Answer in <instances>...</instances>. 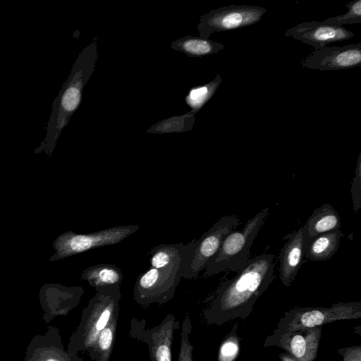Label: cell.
<instances>
[{
    "label": "cell",
    "instance_id": "2",
    "mask_svg": "<svg viewBox=\"0 0 361 361\" xmlns=\"http://www.w3.org/2000/svg\"><path fill=\"white\" fill-rule=\"evenodd\" d=\"M267 207L249 219L241 231H233L224 239L218 252L209 261L204 276H210L224 271L238 273L245 267L250 249L269 214Z\"/></svg>",
    "mask_w": 361,
    "mask_h": 361
},
{
    "label": "cell",
    "instance_id": "20",
    "mask_svg": "<svg viewBox=\"0 0 361 361\" xmlns=\"http://www.w3.org/2000/svg\"><path fill=\"white\" fill-rule=\"evenodd\" d=\"M348 11L340 16L331 17L323 23L343 27L344 25L355 24L361 23V0H354L345 4Z\"/></svg>",
    "mask_w": 361,
    "mask_h": 361
},
{
    "label": "cell",
    "instance_id": "27",
    "mask_svg": "<svg viewBox=\"0 0 361 361\" xmlns=\"http://www.w3.org/2000/svg\"><path fill=\"white\" fill-rule=\"evenodd\" d=\"M47 361H59V360L51 358V359L47 360Z\"/></svg>",
    "mask_w": 361,
    "mask_h": 361
},
{
    "label": "cell",
    "instance_id": "13",
    "mask_svg": "<svg viewBox=\"0 0 361 361\" xmlns=\"http://www.w3.org/2000/svg\"><path fill=\"white\" fill-rule=\"evenodd\" d=\"M287 240L279 254V277L283 286L289 287L303 264L304 230L301 226L286 235Z\"/></svg>",
    "mask_w": 361,
    "mask_h": 361
},
{
    "label": "cell",
    "instance_id": "5",
    "mask_svg": "<svg viewBox=\"0 0 361 361\" xmlns=\"http://www.w3.org/2000/svg\"><path fill=\"white\" fill-rule=\"evenodd\" d=\"M96 290L83 311L81 325L78 332L79 350L89 351L113 314L119 311V302L121 299L120 285Z\"/></svg>",
    "mask_w": 361,
    "mask_h": 361
},
{
    "label": "cell",
    "instance_id": "9",
    "mask_svg": "<svg viewBox=\"0 0 361 361\" xmlns=\"http://www.w3.org/2000/svg\"><path fill=\"white\" fill-rule=\"evenodd\" d=\"M267 9L258 6L231 5L211 11L203 17L202 35L207 38L213 32L243 28L258 23Z\"/></svg>",
    "mask_w": 361,
    "mask_h": 361
},
{
    "label": "cell",
    "instance_id": "21",
    "mask_svg": "<svg viewBox=\"0 0 361 361\" xmlns=\"http://www.w3.org/2000/svg\"><path fill=\"white\" fill-rule=\"evenodd\" d=\"M183 47L191 54L204 56L217 53L224 48V45L208 39L195 38L186 40L183 43Z\"/></svg>",
    "mask_w": 361,
    "mask_h": 361
},
{
    "label": "cell",
    "instance_id": "1",
    "mask_svg": "<svg viewBox=\"0 0 361 361\" xmlns=\"http://www.w3.org/2000/svg\"><path fill=\"white\" fill-rule=\"evenodd\" d=\"M274 278L273 255L262 254L248 259L242 270L217 288L204 310L205 322L220 326L235 319L247 318Z\"/></svg>",
    "mask_w": 361,
    "mask_h": 361
},
{
    "label": "cell",
    "instance_id": "23",
    "mask_svg": "<svg viewBox=\"0 0 361 361\" xmlns=\"http://www.w3.org/2000/svg\"><path fill=\"white\" fill-rule=\"evenodd\" d=\"M192 324L188 315H185L180 332V345L177 361H193V345L190 342Z\"/></svg>",
    "mask_w": 361,
    "mask_h": 361
},
{
    "label": "cell",
    "instance_id": "3",
    "mask_svg": "<svg viewBox=\"0 0 361 361\" xmlns=\"http://www.w3.org/2000/svg\"><path fill=\"white\" fill-rule=\"evenodd\" d=\"M239 224L235 215L221 217L198 240L184 245L182 252V278L196 279L205 269L209 261L218 252L224 239Z\"/></svg>",
    "mask_w": 361,
    "mask_h": 361
},
{
    "label": "cell",
    "instance_id": "7",
    "mask_svg": "<svg viewBox=\"0 0 361 361\" xmlns=\"http://www.w3.org/2000/svg\"><path fill=\"white\" fill-rule=\"evenodd\" d=\"M182 278L180 264L157 269L149 267L140 274L133 288V298L143 307L163 305L171 300Z\"/></svg>",
    "mask_w": 361,
    "mask_h": 361
},
{
    "label": "cell",
    "instance_id": "4",
    "mask_svg": "<svg viewBox=\"0 0 361 361\" xmlns=\"http://www.w3.org/2000/svg\"><path fill=\"white\" fill-rule=\"evenodd\" d=\"M361 317V302H337L330 307H295L286 311L272 334L295 331L303 329Z\"/></svg>",
    "mask_w": 361,
    "mask_h": 361
},
{
    "label": "cell",
    "instance_id": "19",
    "mask_svg": "<svg viewBox=\"0 0 361 361\" xmlns=\"http://www.w3.org/2000/svg\"><path fill=\"white\" fill-rule=\"evenodd\" d=\"M238 324L235 323L231 331L222 341L218 353V361H234L240 350Z\"/></svg>",
    "mask_w": 361,
    "mask_h": 361
},
{
    "label": "cell",
    "instance_id": "26",
    "mask_svg": "<svg viewBox=\"0 0 361 361\" xmlns=\"http://www.w3.org/2000/svg\"><path fill=\"white\" fill-rule=\"evenodd\" d=\"M279 357L281 361H298L297 359L287 353H282L279 354Z\"/></svg>",
    "mask_w": 361,
    "mask_h": 361
},
{
    "label": "cell",
    "instance_id": "12",
    "mask_svg": "<svg viewBox=\"0 0 361 361\" xmlns=\"http://www.w3.org/2000/svg\"><path fill=\"white\" fill-rule=\"evenodd\" d=\"M285 35L319 50L333 42L349 39L355 34L344 27L331 25L319 21H309L288 29Z\"/></svg>",
    "mask_w": 361,
    "mask_h": 361
},
{
    "label": "cell",
    "instance_id": "22",
    "mask_svg": "<svg viewBox=\"0 0 361 361\" xmlns=\"http://www.w3.org/2000/svg\"><path fill=\"white\" fill-rule=\"evenodd\" d=\"M221 82L219 75L209 84L192 90L188 95V104L194 107H200L215 92Z\"/></svg>",
    "mask_w": 361,
    "mask_h": 361
},
{
    "label": "cell",
    "instance_id": "8",
    "mask_svg": "<svg viewBox=\"0 0 361 361\" xmlns=\"http://www.w3.org/2000/svg\"><path fill=\"white\" fill-rule=\"evenodd\" d=\"M179 326L175 316L167 314L161 322L152 328H146V322L133 317L129 336L148 345L150 361H171L173 334Z\"/></svg>",
    "mask_w": 361,
    "mask_h": 361
},
{
    "label": "cell",
    "instance_id": "17",
    "mask_svg": "<svg viewBox=\"0 0 361 361\" xmlns=\"http://www.w3.org/2000/svg\"><path fill=\"white\" fill-rule=\"evenodd\" d=\"M118 312H116L106 326L100 331L92 347L88 351L93 361H109L115 342Z\"/></svg>",
    "mask_w": 361,
    "mask_h": 361
},
{
    "label": "cell",
    "instance_id": "18",
    "mask_svg": "<svg viewBox=\"0 0 361 361\" xmlns=\"http://www.w3.org/2000/svg\"><path fill=\"white\" fill-rule=\"evenodd\" d=\"M184 244H160L151 249V267L162 269L171 266L181 264L182 252Z\"/></svg>",
    "mask_w": 361,
    "mask_h": 361
},
{
    "label": "cell",
    "instance_id": "16",
    "mask_svg": "<svg viewBox=\"0 0 361 361\" xmlns=\"http://www.w3.org/2000/svg\"><path fill=\"white\" fill-rule=\"evenodd\" d=\"M80 278L97 290L112 286H121L123 275L120 268L114 264H99L84 269Z\"/></svg>",
    "mask_w": 361,
    "mask_h": 361
},
{
    "label": "cell",
    "instance_id": "14",
    "mask_svg": "<svg viewBox=\"0 0 361 361\" xmlns=\"http://www.w3.org/2000/svg\"><path fill=\"white\" fill-rule=\"evenodd\" d=\"M343 236L342 231L338 229L305 239L304 257L312 262L331 258L338 251Z\"/></svg>",
    "mask_w": 361,
    "mask_h": 361
},
{
    "label": "cell",
    "instance_id": "25",
    "mask_svg": "<svg viewBox=\"0 0 361 361\" xmlns=\"http://www.w3.org/2000/svg\"><path fill=\"white\" fill-rule=\"evenodd\" d=\"M336 351L341 355L342 361H361V345L339 348Z\"/></svg>",
    "mask_w": 361,
    "mask_h": 361
},
{
    "label": "cell",
    "instance_id": "10",
    "mask_svg": "<svg viewBox=\"0 0 361 361\" xmlns=\"http://www.w3.org/2000/svg\"><path fill=\"white\" fill-rule=\"evenodd\" d=\"M322 336V326L286 331L269 336L264 347L277 346L298 361H314L317 357Z\"/></svg>",
    "mask_w": 361,
    "mask_h": 361
},
{
    "label": "cell",
    "instance_id": "6",
    "mask_svg": "<svg viewBox=\"0 0 361 361\" xmlns=\"http://www.w3.org/2000/svg\"><path fill=\"white\" fill-rule=\"evenodd\" d=\"M139 225L117 226L91 233L81 234L66 231L53 242L55 252L50 262L60 260L92 249L116 245L137 231Z\"/></svg>",
    "mask_w": 361,
    "mask_h": 361
},
{
    "label": "cell",
    "instance_id": "15",
    "mask_svg": "<svg viewBox=\"0 0 361 361\" xmlns=\"http://www.w3.org/2000/svg\"><path fill=\"white\" fill-rule=\"evenodd\" d=\"M305 239L340 229L341 219L337 211L329 204L315 209L302 226Z\"/></svg>",
    "mask_w": 361,
    "mask_h": 361
},
{
    "label": "cell",
    "instance_id": "11",
    "mask_svg": "<svg viewBox=\"0 0 361 361\" xmlns=\"http://www.w3.org/2000/svg\"><path fill=\"white\" fill-rule=\"evenodd\" d=\"M301 66L319 71H337L361 66V43L325 47L314 50L301 61Z\"/></svg>",
    "mask_w": 361,
    "mask_h": 361
},
{
    "label": "cell",
    "instance_id": "24",
    "mask_svg": "<svg viewBox=\"0 0 361 361\" xmlns=\"http://www.w3.org/2000/svg\"><path fill=\"white\" fill-rule=\"evenodd\" d=\"M353 210L357 212L361 206V154H359L355 176L350 188Z\"/></svg>",
    "mask_w": 361,
    "mask_h": 361
}]
</instances>
